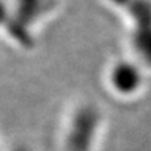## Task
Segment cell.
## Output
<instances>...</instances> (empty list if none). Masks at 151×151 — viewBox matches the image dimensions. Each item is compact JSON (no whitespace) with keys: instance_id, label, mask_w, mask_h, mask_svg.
<instances>
[{"instance_id":"obj_1","label":"cell","mask_w":151,"mask_h":151,"mask_svg":"<svg viewBox=\"0 0 151 151\" xmlns=\"http://www.w3.org/2000/svg\"><path fill=\"white\" fill-rule=\"evenodd\" d=\"M105 117L94 101L80 98L64 111L57 134L58 151H98Z\"/></svg>"},{"instance_id":"obj_2","label":"cell","mask_w":151,"mask_h":151,"mask_svg":"<svg viewBox=\"0 0 151 151\" xmlns=\"http://www.w3.org/2000/svg\"><path fill=\"white\" fill-rule=\"evenodd\" d=\"M102 85L113 98L134 101L145 90L146 70L131 57H115L102 70Z\"/></svg>"}]
</instances>
